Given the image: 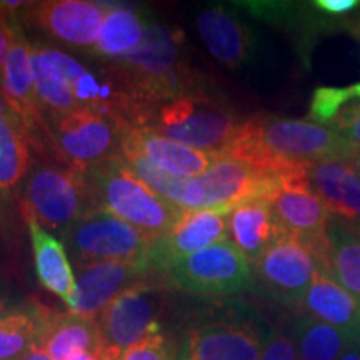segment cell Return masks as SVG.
<instances>
[{
  "instance_id": "ffe728a7",
  "label": "cell",
  "mask_w": 360,
  "mask_h": 360,
  "mask_svg": "<svg viewBox=\"0 0 360 360\" xmlns=\"http://www.w3.org/2000/svg\"><path fill=\"white\" fill-rule=\"evenodd\" d=\"M197 32L207 51L229 69H238L252 58L254 40L244 22L225 7H210L199 13Z\"/></svg>"
},
{
  "instance_id": "60d3db41",
  "label": "cell",
  "mask_w": 360,
  "mask_h": 360,
  "mask_svg": "<svg viewBox=\"0 0 360 360\" xmlns=\"http://www.w3.org/2000/svg\"><path fill=\"white\" fill-rule=\"evenodd\" d=\"M70 360H98V357L96 354H90V352H84V354H77L74 355Z\"/></svg>"
},
{
  "instance_id": "7bdbcfd3",
  "label": "cell",
  "mask_w": 360,
  "mask_h": 360,
  "mask_svg": "<svg viewBox=\"0 0 360 360\" xmlns=\"http://www.w3.org/2000/svg\"><path fill=\"white\" fill-rule=\"evenodd\" d=\"M350 90H352V96H354V98H355V97L360 98V82H359V84L350 85Z\"/></svg>"
},
{
  "instance_id": "30bf717a",
  "label": "cell",
  "mask_w": 360,
  "mask_h": 360,
  "mask_svg": "<svg viewBox=\"0 0 360 360\" xmlns=\"http://www.w3.org/2000/svg\"><path fill=\"white\" fill-rule=\"evenodd\" d=\"M164 287L139 285L125 290L97 315L98 360H117L129 347L160 332Z\"/></svg>"
},
{
  "instance_id": "4fadbf2b",
  "label": "cell",
  "mask_w": 360,
  "mask_h": 360,
  "mask_svg": "<svg viewBox=\"0 0 360 360\" xmlns=\"http://www.w3.org/2000/svg\"><path fill=\"white\" fill-rule=\"evenodd\" d=\"M200 209H220L232 212L245 202L267 199L277 191L281 179L252 167L232 157H219L204 175L197 177Z\"/></svg>"
},
{
  "instance_id": "d4e9b609",
  "label": "cell",
  "mask_w": 360,
  "mask_h": 360,
  "mask_svg": "<svg viewBox=\"0 0 360 360\" xmlns=\"http://www.w3.org/2000/svg\"><path fill=\"white\" fill-rule=\"evenodd\" d=\"M328 252L319 267L350 294L360 297V233L332 215L327 229Z\"/></svg>"
},
{
  "instance_id": "8992f818",
  "label": "cell",
  "mask_w": 360,
  "mask_h": 360,
  "mask_svg": "<svg viewBox=\"0 0 360 360\" xmlns=\"http://www.w3.org/2000/svg\"><path fill=\"white\" fill-rule=\"evenodd\" d=\"M24 215L47 232L64 233L94 207L85 175L65 165L39 162L30 167L24 187Z\"/></svg>"
},
{
  "instance_id": "836d02e7",
  "label": "cell",
  "mask_w": 360,
  "mask_h": 360,
  "mask_svg": "<svg viewBox=\"0 0 360 360\" xmlns=\"http://www.w3.org/2000/svg\"><path fill=\"white\" fill-rule=\"evenodd\" d=\"M314 6L321 12L330 13V15H344V13L357 8L360 4L357 0H317L314 2Z\"/></svg>"
},
{
  "instance_id": "4dcf8cb0",
  "label": "cell",
  "mask_w": 360,
  "mask_h": 360,
  "mask_svg": "<svg viewBox=\"0 0 360 360\" xmlns=\"http://www.w3.org/2000/svg\"><path fill=\"white\" fill-rule=\"evenodd\" d=\"M177 350L162 332L147 335L129 347L117 360H175Z\"/></svg>"
},
{
  "instance_id": "9c48e42d",
  "label": "cell",
  "mask_w": 360,
  "mask_h": 360,
  "mask_svg": "<svg viewBox=\"0 0 360 360\" xmlns=\"http://www.w3.org/2000/svg\"><path fill=\"white\" fill-rule=\"evenodd\" d=\"M49 124L53 155L77 172L120 157L124 127L112 117L90 109H79Z\"/></svg>"
},
{
  "instance_id": "1f68e13d",
  "label": "cell",
  "mask_w": 360,
  "mask_h": 360,
  "mask_svg": "<svg viewBox=\"0 0 360 360\" xmlns=\"http://www.w3.org/2000/svg\"><path fill=\"white\" fill-rule=\"evenodd\" d=\"M260 360H299L294 334L272 328L264 345Z\"/></svg>"
},
{
  "instance_id": "3957f363",
  "label": "cell",
  "mask_w": 360,
  "mask_h": 360,
  "mask_svg": "<svg viewBox=\"0 0 360 360\" xmlns=\"http://www.w3.org/2000/svg\"><path fill=\"white\" fill-rule=\"evenodd\" d=\"M270 328L238 300H212L193 312L175 360H260Z\"/></svg>"
},
{
  "instance_id": "e575fe53",
  "label": "cell",
  "mask_w": 360,
  "mask_h": 360,
  "mask_svg": "<svg viewBox=\"0 0 360 360\" xmlns=\"http://www.w3.org/2000/svg\"><path fill=\"white\" fill-rule=\"evenodd\" d=\"M15 27L17 22L13 20L2 22V24H0V77H2V70L4 65H6L8 51H11L12 47L13 35H15Z\"/></svg>"
},
{
  "instance_id": "277c9868",
  "label": "cell",
  "mask_w": 360,
  "mask_h": 360,
  "mask_svg": "<svg viewBox=\"0 0 360 360\" xmlns=\"http://www.w3.org/2000/svg\"><path fill=\"white\" fill-rule=\"evenodd\" d=\"M94 207L110 212L155 240L172 231L184 210L169 204L115 157L84 174Z\"/></svg>"
},
{
  "instance_id": "52a82bcc",
  "label": "cell",
  "mask_w": 360,
  "mask_h": 360,
  "mask_svg": "<svg viewBox=\"0 0 360 360\" xmlns=\"http://www.w3.org/2000/svg\"><path fill=\"white\" fill-rule=\"evenodd\" d=\"M160 282L164 287L204 297H231L255 289L250 264L231 238L169 265Z\"/></svg>"
},
{
  "instance_id": "d590c367",
  "label": "cell",
  "mask_w": 360,
  "mask_h": 360,
  "mask_svg": "<svg viewBox=\"0 0 360 360\" xmlns=\"http://www.w3.org/2000/svg\"><path fill=\"white\" fill-rule=\"evenodd\" d=\"M337 360H360V342H354Z\"/></svg>"
},
{
  "instance_id": "5bb4252c",
  "label": "cell",
  "mask_w": 360,
  "mask_h": 360,
  "mask_svg": "<svg viewBox=\"0 0 360 360\" xmlns=\"http://www.w3.org/2000/svg\"><path fill=\"white\" fill-rule=\"evenodd\" d=\"M229 210L220 209L184 210L172 231L152 240L148 265L160 285L162 272L169 265L207 247L229 240Z\"/></svg>"
},
{
  "instance_id": "b9f144b4",
  "label": "cell",
  "mask_w": 360,
  "mask_h": 360,
  "mask_svg": "<svg viewBox=\"0 0 360 360\" xmlns=\"http://www.w3.org/2000/svg\"><path fill=\"white\" fill-rule=\"evenodd\" d=\"M349 162H350V164H352V167L355 169V172L360 175V150Z\"/></svg>"
},
{
  "instance_id": "44dd1931",
  "label": "cell",
  "mask_w": 360,
  "mask_h": 360,
  "mask_svg": "<svg viewBox=\"0 0 360 360\" xmlns=\"http://www.w3.org/2000/svg\"><path fill=\"white\" fill-rule=\"evenodd\" d=\"M305 315L347 332L360 342V297L350 294L319 267L299 305Z\"/></svg>"
},
{
  "instance_id": "e0dca14e",
  "label": "cell",
  "mask_w": 360,
  "mask_h": 360,
  "mask_svg": "<svg viewBox=\"0 0 360 360\" xmlns=\"http://www.w3.org/2000/svg\"><path fill=\"white\" fill-rule=\"evenodd\" d=\"M0 90L6 96L8 105L20 117L29 134L30 143L37 142L40 146L42 135L49 137V124L35 92L34 67H32V45L22 34L19 24L15 27V35L11 51H8L2 77H0Z\"/></svg>"
},
{
  "instance_id": "d6986e66",
  "label": "cell",
  "mask_w": 360,
  "mask_h": 360,
  "mask_svg": "<svg viewBox=\"0 0 360 360\" xmlns=\"http://www.w3.org/2000/svg\"><path fill=\"white\" fill-rule=\"evenodd\" d=\"M314 192L334 217L360 227V175L349 160L317 162L307 169Z\"/></svg>"
},
{
  "instance_id": "d6a6232c",
  "label": "cell",
  "mask_w": 360,
  "mask_h": 360,
  "mask_svg": "<svg viewBox=\"0 0 360 360\" xmlns=\"http://www.w3.org/2000/svg\"><path fill=\"white\" fill-rule=\"evenodd\" d=\"M330 124L347 141L360 147V102H354L344 107Z\"/></svg>"
},
{
  "instance_id": "8d00e7d4",
  "label": "cell",
  "mask_w": 360,
  "mask_h": 360,
  "mask_svg": "<svg viewBox=\"0 0 360 360\" xmlns=\"http://www.w3.org/2000/svg\"><path fill=\"white\" fill-rule=\"evenodd\" d=\"M22 360H52V359L42 347H34Z\"/></svg>"
},
{
  "instance_id": "ab89813d",
  "label": "cell",
  "mask_w": 360,
  "mask_h": 360,
  "mask_svg": "<svg viewBox=\"0 0 360 360\" xmlns=\"http://www.w3.org/2000/svg\"><path fill=\"white\" fill-rule=\"evenodd\" d=\"M8 20H12L11 12H8V8L6 6V0H4V2H0V24H2V22H8Z\"/></svg>"
},
{
  "instance_id": "74e56055",
  "label": "cell",
  "mask_w": 360,
  "mask_h": 360,
  "mask_svg": "<svg viewBox=\"0 0 360 360\" xmlns=\"http://www.w3.org/2000/svg\"><path fill=\"white\" fill-rule=\"evenodd\" d=\"M13 307H15V305L12 304V300L8 299L6 294H2V292H0V319L6 317V315L11 312Z\"/></svg>"
},
{
  "instance_id": "8fae6325",
  "label": "cell",
  "mask_w": 360,
  "mask_h": 360,
  "mask_svg": "<svg viewBox=\"0 0 360 360\" xmlns=\"http://www.w3.org/2000/svg\"><path fill=\"white\" fill-rule=\"evenodd\" d=\"M323 259L304 240L282 233L257 262L252 264L255 287L281 304L299 305Z\"/></svg>"
},
{
  "instance_id": "5b68a950",
  "label": "cell",
  "mask_w": 360,
  "mask_h": 360,
  "mask_svg": "<svg viewBox=\"0 0 360 360\" xmlns=\"http://www.w3.org/2000/svg\"><path fill=\"white\" fill-rule=\"evenodd\" d=\"M244 120L207 87H199L162 103L148 127L170 141L222 157Z\"/></svg>"
},
{
  "instance_id": "7a4b0ae2",
  "label": "cell",
  "mask_w": 360,
  "mask_h": 360,
  "mask_svg": "<svg viewBox=\"0 0 360 360\" xmlns=\"http://www.w3.org/2000/svg\"><path fill=\"white\" fill-rule=\"evenodd\" d=\"M115 65V82L141 112L143 127L150 125L157 103L202 87L182 60V35L159 24H147L141 45L117 58Z\"/></svg>"
},
{
  "instance_id": "2e32d148",
  "label": "cell",
  "mask_w": 360,
  "mask_h": 360,
  "mask_svg": "<svg viewBox=\"0 0 360 360\" xmlns=\"http://www.w3.org/2000/svg\"><path fill=\"white\" fill-rule=\"evenodd\" d=\"M25 6L27 19L39 29L60 42L85 49L96 47L109 8L89 0H47Z\"/></svg>"
},
{
  "instance_id": "7402d4cb",
  "label": "cell",
  "mask_w": 360,
  "mask_h": 360,
  "mask_svg": "<svg viewBox=\"0 0 360 360\" xmlns=\"http://www.w3.org/2000/svg\"><path fill=\"white\" fill-rule=\"evenodd\" d=\"M285 231L277 222L272 204L257 199L237 205L229 214V236L250 265L255 264Z\"/></svg>"
},
{
  "instance_id": "4316f807",
  "label": "cell",
  "mask_w": 360,
  "mask_h": 360,
  "mask_svg": "<svg viewBox=\"0 0 360 360\" xmlns=\"http://www.w3.org/2000/svg\"><path fill=\"white\" fill-rule=\"evenodd\" d=\"M30 139L15 112L0 115V191H11L30 170Z\"/></svg>"
},
{
  "instance_id": "cb8c5ba5",
  "label": "cell",
  "mask_w": 360,
  "mask_h": 360,
  "mask_svg": "<svg viewBox=\"0 0 360 360\" xmlns=\"http://www.w3.org/2000/svg\"><path fill=\"white\" fill-rule=\"evenodd\" d=\"M98 327L94 319L72 312H57L44 309L42 337L39 347L51 355L52 360H70L74 355L98 349Z\"/></svg>"
},
{
  "instance_id": "f546056e",
  "label": "cell",
  "mask_w": 360,
  "mask_h": 360,
  "mask_svg": "<svg viewBox=\"0 0 360 360\" xmlns=\"http://www.w3.org/2000/svg\"><path fill=\"white\" fill-rule=\"evenodd\" d=\"M354 98L350 87H319L314 90L309 105L310 122L326 125L340 114L345 103Z\"/></svg>"
},
{
  "instance_id": "484cf974",
  "label": "cell",
  "mask_w": 360,
  "mask_h": 360,
  "mask_svg": "<svg viewBox=\"0 0 360 360\" xmlns=\"http://www.w3.org/2000/svg\"><path fill=\"white\" fill-rule=\"evenodd\" d=\"M45 305H15L0 319V360H22L42 337Z\"/></svg>"
},
{
  "instance_id": "f1b7e54d",
  "label": "cell",
  "mask_w": 360,
  "mask_h": 360,
  "mask_svg": "<svg viewBox=\"0 0 360 360\" xmlns=\"http://www.w3.org/2000/svg\"><path fill=\"white\" fill-rule=\"evenodd\" d=\"M292 334L299 360H337L350 344L357 342L347 332L305 314L297 319Z\"/></svg>"
},
{
  "instance_id": "83f0119b",
  "label": "cell",
  "mask_w": 360,
  "mask_h": 360,
  "mask_svg": "<svg viewBox=\"0 0 360 360\" xmlns=\"http://www.w3.org/2000/svg\"><path fill=\"white\" fill-rule=\"evenodd\" d=\"M147 24L141 13L129 7H109L103 17L94 52L102 57L120 58L141 45Z\"/></svg>"
},
{
  "instance_id": "9a60e30c",
  "label": "cell",
  "mask_w": 360,
  "mask_h": 360,
  "mask_svg": "<svg viewBox=\"0 0 360 360\" xmlns=\"http://www.w3.org/2000/svg\"><path fill=\"white\" fill-rule=\"evenodd\" d=\"M77 310L94 319L125 290L139 285H159L147 262H98L77 267Z\"/></svg>"
},
{
  "instance_id": "ee69618b",
  "label": "cell",
  "mask_w": 360,
  "mask_h": 360,
  "mask_svg": "<svg viewBox=\"0 0 360 360\" xmlns=\"http://www.w3.org/2000/svg\"><path fill=\"white\" fill-rule=\"evenodd\" d=\"M354 229H355V231H357V232L360 233V227H354Z\"/></svg>"
},
{
  "instance_id": "6da1fadb",
  "label": "cell",
  "mask_w": 360,
  "mask_h": 360,
  "mask_svg": "<svg viewBox=\"0 0 360 360\" xmlns=\"http://www.w3.org/2000/svg\"><path fill=\"white\" fill-rule=\"evenodd\" d=\"M359 150V146L327 125L259 114L244 120L222 157L242 160L282 180L307 174L317 162L350 160Z\"/></svg>"
},
{
  "instance_id": "7c38bea8",
  "label": "cell",
  "mask_w": 360,
  "mask_h": 360,
  "mask_svg": "<svg viewBox=\"0 0 360 360\" xmlns=\"http://www.w3.org/2000/svg\"><path fill=\"white\" fill-rule=\"evenodd\" d=\"M270 204L283 231L304 240L326 257L328 252L327 229L332 214L310 187L307 174L282 179L270 197Z\"/></svg>"
},
{
  "instance_id": "f35d334b",
  "label": "cell",
  "mask_w": 360,
  "mask_h": 360,
  "mask_svg": "<svg viewBox=\"0 0 360 360\" xmlns=\"http://www.w3.org/2000/svg\"><path fill=\"white\" fill-rule=\"evenodd\" d=\"M11 112H13L12 107L8 105L6 96H4V92L0 90V115H7V114H11Z\"/></svg>"
},
{
  "instance_id": "ac0fdd59",
  "label": "cell",
  "mask_w": 360,
  "mask_h": 360,
  "mask_svg": "<svg viewBox=\"0 0 360 360\" xmlns=\"http://www.w3.org/2000/svg\"><path fill=\"white\" fill-rule=\"evenodd\" d=\"M122 137L137 147L152 164L175 177H200L220 157L170 141L150 127H127Z\"/></svg>"
},
{
  "instance_id": "603a6c76",
  "label": "cell",
  "mask_w": 360,
  "mask_h": 360,
  "mask_svg": "<svg viewBox=\"0 0 360 360\" xmlns=\"http://www.w3.org/2000/svg\"><path fill=\"white\" fill-rule=\"evenodd\" d=\"M30 240H32L35 270L42 285L52 294L64 300L69 312L77 310V281L74 278L69 255L64 242L53 233L47 232L37 222H29Z\"/></svg>"
},
{
  "instance_id": "ba28073f",
  "label": "cell",
  "mask_w": 360,
  "mask_h": 360,
  "mask_svg": "<svg viewBox=\"0 0 360 360\" xmlns=\"http://www.w3.org/2000/svg\"><path fill=\"white\" fill-rule=\"evenodd\" d=\"M75 267L98 262H147L152 240L102 209H92L62 237Z\"/></svg>"
}]
</instances>
